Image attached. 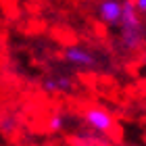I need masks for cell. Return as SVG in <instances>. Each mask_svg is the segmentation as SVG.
I'll list each match as a JSON object with an SVG mask.
<instances>
[{
    "mask_svg": "<svg viewBox=\"0 0 146 146\" xmlns=\"http://www.w3.org/2000/svg\"><path fill=\"white\" fill-rule=\"evenodd\" d=\"M96 15L104 25H119L123 17V2H119V0H100L96 6Z\"/></svg>",
    "mask_w": 146,
    "mask_h": 146,
    "instance_id": "3",
    "label": "cell"
},
{
    "mask_svg": "<svg viewBox=\"0 0 146 146\" xmlns=\"http://www.w3.org/2000/svg\"><path fill=\"white\" fill-rule=\"evenodd\" d=\"M63 58L69 65L79 67V69H92L96 65V56L92 54L90 50L82 48V46H69V48L63 52Z\"/></svg>",
    "mask_w": 146,
    "mask_h": 146,
    "instance_id": "4",
    "label": "cell"
},
{
    "mask_svg": "<svg viewBox=\"0 0 146 146\" xmlns=\"http://www.w3.org/2000/svg\"><path fill=\"white\" fill-rule=\"evenodd\" d=\"M15 127H17L15 117H4V119H0V131H2V134H11V131H15Z\"/></svg>",
    "mask_w": 146,
    "mask_h": 146,
    "instance_id": "7",
    "label": "cell"
},
{
    "mask_svg": "<svg viewBox=\"0 0 146 146\" xmlns=\"http://www.w3.org/2000/svg\"><path fill=\"white\" fill-rule=\"evenodd\" d=\"M134 4H136V9L142 13V15H146V0H134Z\"/></svg>",
    "mask_w": 146,
    "mask_h": 146,
    "instance_id": "8",
    "label": "cell"
},
{
    "mask_svg": "<svg viewBox=\"0 0 146 146\" xmlns=\"http://www.w3.org/2000/svg\"><path fill=\"white\" fill-rule=\"evenodd\" d=\"M140 15L142 13L136 9L134 0H123V17L119 23V29H121V46L127 52L140 50L146 42V31Z\"/></svg>",
    "mask_w": 146,
    "mask_h": 146,
    "instance_id": "1",
    "label": "cell"
},
{
    "mask_svg": "<svg viewBox=\"0 0 146 146\" xmlns=\"http://www.w3.org/2000/svg\"><path fill=\"white\" fill-rule=\"evenodd\" d=\"M84 121L90 129H94L96 134H100V136L109 134V131H113V127H115L113 115L109 111L100 109V107H88L84 111Z\"/></svg>",
    "mask_w": 146,
    "mask_h": 146,
    "instance_id": "2",
    "label": "cell"
},
{
    "mask_svg": "<svg viewBox=\"0 0 146 146\" xmlns=\"http://www.w3.org/2000/svg\"><path fill=\"white\" fill-rule=\"evenodd\" d=\"M46 127H48V131H52V134H58V131L65 127V115L63 113H52V115L48 117Z\"/></svg>",
    "mask_w": 146,
    "mask_h": 146,
    "instance_id": "6",
    "label": "cell"
},
{
    "mask_svg": "<svg viewBox=\"0 0 146 146\" xmlns=\"http://www.w3.org/2000/svg\"><path fill=\"white\" fill-rule=\"evenodd\" d=\"M44 90L52 92V94H58V92H69L73 88V79L69 75H56V77H48L44 79Z\"/></svg>",
    "mask_w": 146,
    "mask_h": 146,
    "instance_id": "5",
    "label": "cell"
}]
</instances>
